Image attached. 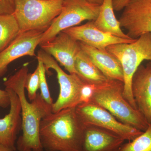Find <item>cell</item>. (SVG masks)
Here are the masks:
<instances>
[{
	"label": "cell",
	"mask_w": 151,
	"mask_h": 151,
	"mask_svg": "<svg viewBox=\"0 0 151 151\" xmlns=\"http://www.w3.org/2000/svg\"><path fill=\"white\" fill-rule=\"evenodd\" d=\"M96 86L94 85L86 84L82 86L80 93V101L81 103H90L94 91Z\"/></svg>",
	"instance_id": "23"
},
{
	"label": "cell",
	"mask_w": 151,
	"mask_h": 151,
	"mask_svg": "<svg viewBox=\"0 0 151 151\" xmlns=\"http://www.w3.org/2000/svg\"><path fill=\"white\" fill-rule=\"evenodd\" d=\"M40 82L39 68L37 66L33 73H28L26 81L25 89L27 90L28 97L30 101H32L36 97Z\"/></svg>",
	"instance_id": "22"
},
{
	"label": "cell",
	"mask_w": 151,
	"mask_h": 151,
	"mask_svg": "<svg viewBox=\"0 0 151 151\" xmlns=\"http://www.w3.org/2000/svg\"><path fill=\"white\" fill-rule=\"evenodd\" d=\"M125 141L114 132L89 125L85 127L81 151H121Z\"/></svg>",
	"instance_id": "14"
},
{
	"label": "cell",
	"mask_w": 151,
	"mask_h": 151,
	"mask_svg": "<svg viewBox=\"0 0 151 151\" xmlns=\"http://www.w3.org/2000/svg\"><path fill=\"white\" fill-rule=\"evenodd\" d=\"M64 0H15L13 14L20 33L45 32L60 14Z\"/></svg>",
	"instance_id": "5"
},
{
	"label": "cell",
	"mask_w": 151,
	"mask_h": 151,
	"mask_svg": "<svg viewBox=\"0 0 151 151\" xmlns=\"http://www.w3.org/2000/svg\"><path fill=\"white\" fill-rule=\"evenodd\" d=\"M86 1L92 3V4L101 5L104 0H86Z\"/></svg>",
	"instance_id": "28"
},
{
	"label": "cell",
	"mask_w": 151,
	"mask_h": 151,
	"mask_svg": "<svg viewBox=\"0 0 151 151\" xmlns=\"http://www.w3.org/2000/svg\"><path fill=\"white\" fill-rule=\"evenodd\" d=\"M119 21L121 27L132 39L151 33V0H130Z\"/></svg>",
	"instance_id": "9"
},
{
	"label": "cell",
	"mask_w": 151,
	"mask_h": 151,
	"mask_svg": "<svg viewBox=\"0 0 151 151\" xmlns=\"http://www.w3.org/2000/svg\"><path fill=\"white\" fill-rule=\"evenodd\" d=\"M121 151H151V125L133 140L125 143Z\"/></svg>",
	"instance_id": "20"
},
{
	"label": "cell",
	"mask_w": 151,
	"mask_h": 151,
	"mask_svg": "<svg viewBox=\"0 0 151 151\" xmlns=\"http://www.w3.org/2000/svg\"><path fill=\"white\" fill-rule=\"evenodd\" d=\"M38 60V65L39 68L40 82V95L42 98L48 105L52 106L53 102L52 98L48 84L47 81L46 77V68L42 60L40 58L37 57Z\"/></svg>",
	"instance_id": "21"
},
{
	"label": "cell",
	"mask_w": 151,
	"mask_h": 151,
	"mask_svg": "<svg viewBox=\"0 0 151 151\" xmlns=\"http://www.w3.org/2000/svg\"><path fill=\"white\" fill-rule=\"evenodd\" d=\"M106 50L121 62L124 76L123 96L133 108L137 109L132 93V79L144 60L151 61V33L142 35L132 43L110 45Z\"/></svg>",
	"instance_id": "4"
},
{
	"label": "cell",
	"mask_w": 151,
	"mask_h": 151,
	"mask_svg": "<svg viewBox=\"0 0 151 151\" xmlns=\"http://www.w3.org/2000/svg\"><path fill=\"white\" fill-rule=\"evenodd\" d=\"M76 113L85 127L94 126L114 132L125 140H133L143 132L119 121L100 105L90 102L76 107Z\"/></svg>",
	"instance_id": "8"
},
{
	"label": "cell",
	"mask_w": 151,
	"mask_h": 151,
	"mask_svg": "<svg viewBox=\"0 0 151 151\" xmlns=\"http://www.w3.org/2000/svg\"><path fill=\"white\" fill-rule=\"evenodd\" d=\"M11 1H12L14 3V1H15V0H11Z\"/></svg>",
	"instance_id": "29"
},
{
	"label": "cell",
	"mask_w": 151,
	"mask_h": 151,
	"mask_svg": "<svg viewBox=\"0 0 151 151\" xmlns=\"http://www.w3.org/2000/svg\"><path fill=\"white\" fill-rule=\"evenodd\" d=\"M20 33L17 21L13 13L0 14V52Z\"/></svg>",
	"instance_id": "19"
},
{
	"label": "cell",
	"mask_w": 151,
	"mask_h": 151,
	"mask_svg": "<svg viewBox=\"0 0 151 151\" xmlns=\"http://www.w3.org/2000/svg\"><path fill=\"white\" fill-rule=\"evenodd\" d=\"M100 6L86 0H64L60 14L43 32L40 45L84 21H94L98 17Z\"/></svg>",
	"instance_id": "6"
},
{
	"label": "cell",
	"mask_w": 151,
	"mask_h": 151,
	"mask_svg": "<svg viewBox=\"0 0 151 151\" xmlns=\"http://www.w3.org/2000/svg\"><path fill=\"white\" fill-rule=\"evenodd\" d=\"M113 0H104L100 6L98 17L94 21V25L103 32L126 39H132L122 31L120 22L114 12Z\"/></svg>",
	"instance_id": "17"
},
{
	"label": "cell",
	"mask_w": 151,
	"mask_h": 151,
	"mask_svg": "<svg viewBox=\"0 0 151 151\" xmlns=\"http://www.w3.org/2000/svg\"><path fill=\"white\" fill-rule=\"evenodd\" d=\"M14 4L11 0H0V14H13Z\"/></svg>",
	"instance_id": "24"
},
{
	"label": "cell",
	"mask_w": 151,
	"mask_h": 151,
	"mask_svg": "<svg viewBox=\"0 0 151 151\" xmlns=\"http://www.w3.org/2000/svg\"><path fill=\"white\" fill-rule=\"evenodd\" d=\"M75 67L77 75L86 84L98 86L108 81L107 77L81 49L76 60Z\"/></svg>",
	"instance_id": "18"
},
{
	"label": "cell",
	"mask_w": 151,
	"mask_h": 151,
	"mask_svg": "<svg viewBox=\"0 0 151 151\" xmlns=\"http://www.w3.org/2000/svg\"><path fill=\"white\" fill-rule=\"evenodd\" d=\"M72 38L103 51L113 45L132 43L136 39H126L117 37L111 34L103 32L94 25V21L87 22L85 24L76 26L63 31Z\"/></svg>",
	"instance_id": "12"
},
{
	"label": "cell",
	"mask_w": 151,
	"mask_h": 151,
	"mask_svg": "<svg viewBox=\"0 0 151 151\" xmlns=\"http://www.w3.org/2000/svg\"><path fill=\"white\" fill-rule=\"evenodd\" d=\"M132 90L137 110L151 125V62L138 68L132 78Z\"/></svg>",
	"instance_id": "13"
},
{
	"label": "cell",
	"mask_w": 151,
	"mask_h": 151,
	"mask_svg": "<svg viewBox=\"0 0 151 151\" xmlns=\"http://www.w3.org/2000/svg\"><path fill=\"white\" fill-rule=\"evenodd\" d=\"M124 82L110 80L96 86L91 102L107 110L119 121L144 132L149 124L137 109L131 106L123 96Z\"/></svg>",
	"instance_id": "3"
},
{
	"label": "cell",
	"mask_w": 151,
	"mask_h": 151,
	"mask_svg": "<svg viewBox=\"0 0 151 151\" xmlns=\"http://www.w3.org/2000/svg\"><path fill=\"white\" fill-rule=\"evenodd\" d=\"M10 105V99L8 91L6 89H0V108H6Z\"/></svg>",
	"instance_id": "25"
},
{
	"label": "cell",
	"mask_w": 151,
	"mask_h": 151,
	"mask_svg": "<svg viewBox=\"0 0 151 151\" xmlns=\"http://www.w3.org/2000/svg\"><path fill=\"white\" fill-rule=\"evenodd\" d=\"M40 45L42 50L59 62L69 73L77 74L75 64L81 50L79 42L61 32L55 37Z\"/></svg>",
	"instance_id": "10"
},
{
	"label": "cell",
	"mask_w": 151,
	"mask_h": 151,
	"mask_svg": "<svg viewBox=\"0 0 151 151\" xmlns=\"http://www.w3.org/2000/svg\"><path fill=\"white\" fill-rule=\"evenodd\" d=\"M10 99L8 114L0 119V144L15 149L17 136L22 129L21 108L19 97L12 89L6 88Z\"/></svg>",
	"instance_id": "15"
},
{
	"label": "cell",
	"mask_w": 151,
	"mask_h": 151,
	"mask_svg": "<svg viewBox=\"0 0 151 151\" xmlns=\"http://www.w3.org/2000/svg\"><path fill=\"white\" fill-rule=\"evenodd\" d=\"M37 57L42 60L46 70L53 69L57 74L60 92L57 99L52 106V113H57L66 108H76L81 104V89L86 83L77 74L65 73L56 60L42 50L38 52Z\"/></svg>",
	"instance_id": "7"
},
{
	"label": "cell",
	"mask_w": 151,
	"mask_h": 151,
	"mask_svg": "<svg viewBox=\"0 0 151 151\" xmlns=\"http://www.w3.org/2000/svg\"><path fill=\"white\" fill-rule=\"evenodd\" d=\"M42 31L31 30L20 33L6 48L0 52V76L4 74L8 66L18 58L24 56H35L40 45Z\"/></svg>",
	"instance_id": "11"
},
{
	"label": "cell",
	"mask_w": 151,
	"mask_h": 151,
	"mask_svg": "<svg viewBox=\"0 0 151 151\" xmlns=\"http://www.w3.org/2000/svg\"><path fill=\"white\" fill-rule=\"evenodd\" d=\"M85 127L76 108L52 113L42 120L40 138L45 151H81Z\"/></svg>",
	"instance_id": "2"
},
{
	"label": "cell",
	"mask_w": 151,
	"mask_h": 151,
	"mask_svg": "<svg viewBox=\"0 0 151 151\" xmlns=\"http://www.w3.org/2000/svg\"><path fill=\"white\" fill-rule=\"evenodd\" d=\"M25 151H32L30 150H26Z\"/></svg>",
	"instance_id": "30"
},
{
	"label": "cell",
	"mask_w": 151,
	"mask_h": 151,
	"mask_svg": "<svg viewBox=\"0 0 151 151\" xmlns=\"http://www.w3.org/2000/svg\"><path fill=\"white\" fill-rule=\"evenodd\" d=\"M79 43L81 49L108 79L124 82L122 64L116 57L107 51H101L81 42Z\"/></svg>",
	"instance_id": "16"
},
{
	"label": "cell",
	"mask_w": 151,
	"mask_h": 151,
	"mask_svg": "<svg viewBox=\"0 0 151 151\" xmlns=\"http://www.w3.org/2000/svg\"><path fill=\"white\" fill-rule=\"evenodd\" d=\"M15 149L0 144V151H15Z\"/></svg>",
	"instance_id": "27"
},
{
	"label": "cell",
	"mask_w": 151,
	"mask_h": 151,
	"mask_svg": "<svg viewBox=\"0 0 151 151\" xmlns=\"http://www.w3.org/2000/svg\"><path fill=\"white\" fill-rule=\"evenodd\" d=\"M130 0H113V9L115 11H120L124 9Z\"/></svg>",
	"instance_id": "26"
},
{
	"label": "cell",
	"mask_w": 151,
	"mask_h": 151,
	"mask_svg": "<svg viewBox=\"0 0 151 151\" xmlns=\"http://www.w3.org/2000/svg\"><path fill=\"white\" fill-rule=\"evenodd\" d=\"M28 73L27 65H24L4 84L6 88L15 92L20 103L22 134L17 141V148L19 151H43L40 138V127L42 119L52 113V106L44 101L40 93L32 101H28L25 92Z\"/></svg>",
	"instance_id": "1"
}]
</instances>
